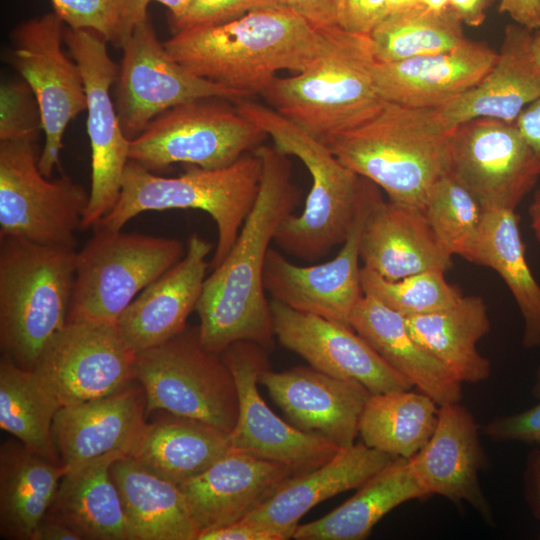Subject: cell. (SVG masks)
Instances as JSON below:
<instances>
[{
    "mask_svg": "<svg viewBox=\"0 0 540 540\" xmlns=\"http://www.w3.org/2000/svg\"><path fill=\"white\" fill-rule=\"evenodd\" d=\"M254 152L262 163L257 198L229 253L205 279L195 309L200 342L217 354L237 341L267 349L275 335L264 266L279 225L298 204L299 190L291 182L288 155L274 145H260Z\"/></svg>",
    "mask_w": 540,
    "mask_h": 540,
    "instance_id": "1",
    "label": "cell"
},
{
    "mask_svg": "<svg viewBox=\"0 0 540 540\" xmlns=\"http://www.w3.org/2000/svg\"><path fill=\"white\" fill-rule=\"evenodd\" d=\"M322 29L282 8L183 30L163 42L185 68L241 93L262 94L281 70L301 72L324 47Z\"/></svg>",
    "mask_w": 540,
    "mask_h": 540,
    "instance_id": "2",
    "label": "cell"
},
{
    "mask_svg": "<svg viewBox=\"0 0 540 540\" xmlns=\"http://www.w3.org/2000/svg\"><path fill=\"white\" fill-rule=\"evenodd\" d=\"M432 108L387 102L370 120L324 141L388 200L422 209L433 185L451 172L450 136Z\"/></svg>",
    "mask_w": 540,
    "mask_h": 540,
    "instance_id": "3",
    "label": "cell"
},
{
    "mask_svg": "<svg viewBox=\"0 0 540 540\" xmlns=\"http://www.w3.org/2000/svg\"><path fill=\"white\" fill-rule=\"evenodd\" d=\"M322 29V52L295 76L276 77L261 94L268 105L326 141L373 118L386 101L374 80L370 35L338 26Z\"/></svg>",
    "mask_w": 540,
    "mask_h": 540,
    "instance_id": "4",
    "label": "cell"
},
{
    "mask_svg": "<svg viewBox=\"0 0 540 540\" xmlns=\"http://www.w3.org/2000/svg\"><path fill=\"white\" fill-rule=\"evenodd\" d=\"M236 108L271 137L277 150L300 159L312 178L303 211L281 222L275 243L300 260L312 262L327 256L350 232L361 177L342 164L324 141L271 107L244 98L237 100Z\"/></svg>",
    "mask_w": 540,
    "mask_h": 540,
    "instance_id": "5",
    "label": "cell"
},
{
    "mask_svg": "<svg viewBox=\"0 0 540 540\" xmlns=\"http://www.w3.org/2000/svg\"><path fill=\"white\" fill-rule=\"evenodd\" d=\"M262 163L254 152L217 169L186 165L177 177H163L129 160L114 207L93 228L118 231L145 211L199 209L217 226L218 240L209 267L219 266L235 243L257 198Z\"/></svg>",
    "mask_w": 540,
    "mask_h": 540,
    "instance_id": "6",
    "label": "cell"
},
{
    "mask_svg": "<svg viewBox=\"0 0 540 540\" xmlns=\"http://www.w3.org/2000/svg\"><path fill=\"white\" fill-rule=\"evenodd\" d=\"M0 241L1 349L31 370L67 323L77 251L13 237Z\"/></svg>",
    "mask_w": 540,
    "mask_h": 540,
    "instance_id": "7",
    "label": "cell"
},
{
    "mask_svg": "<svg viewBox=\"0 0 540 540\" xmlns=\"http://www.w3.org/2000/svg\"><path fill=\"white\" fill-rule=\"evenodd\" d=\"M93 229L77 251L67 322H116L144 288L185 254L175 238Z\"/></svg>",
    "mask_w": 540,
    "mask_h": 540,
    "instance_id": "8",
    "label": "cell"
},
{
    "mask_svg": "<svg viewBox=\"0 0 540 540\" xmlns=\"http://www.w3.org/2000/svg\"><path fill=\"white\" fill-rule=\"evenodd\" d=\"M134 376L145 392L146 413L164 410L230 433L239 399L233 375L217 353L200 342L199 328L186 327L169 341L136 353Z\"/></svg>",
    "mask_w": 540,
    "mask_h": 540,
    "instance_id": "9",
    "label": "cell"
},
{
    "mask_svg": "<svg viewBox=\"0 0 540 540\" xmlns=\"http://www.w3.org/2000/svg\"><path fill=\"white\" fill-rule=\"evenodd\" d=\"M222 99H197L164 111L130 140L129 160L150 171L176 163L217 169L260 146L266 132Z\"/></svg>",
    "mask_w": 540,
    "mask_h": 540,
    "instance_id": "10",
    "label": "cell"
},
{
    "mask_svg": "<svg viewBox=\"0 0 540 540\" xmlns=\"http://www.w3.org/2000/svg\"><path fill=\"white\" fill-rule=\"evenodd\" d=\"M35 142L0 141V238L75 249L90 193L66 175L48 180Z\"/></svg>",
    "mask_w": 540,
    "mask_h": 540,
    "instance_id": "11",
    "label": "cell"
},
{
    "mask_svg": "<svg viewBox=\"0 0 540 540\" xmlns=\"http://www.w3.org/2000/svg\"><path fill=\"white\" fill-rule=\"evenodd\" d=\"M65 27L53 11L26 20L11 32L9 61L33 91L40 108L45 142L38 167L47 178L59 165L68 124L87 110L81 68L62 48Z\"/></svg>",
    "mask_w": 540,
    "mask_h": 540,
    "instance_id": "12",
    "label": "cell"
},
{
    "mask_svg": "<svg viewBox=\"0 0 540 540\" xmlns=\"http://www.w3.org/2000/svg\"><path fill=\"white\" fill-rule=\"evenodd\" d=\"M115 107L125 136H139L164 111L197 99H244L241 93L197 76L166 50L149 20L140 22L122 47Z\"/></svg>",
    "mask_w": 540,
    "mask_h": 540,
    "instance_id": "13",
    "label": "cell"
},
{
    "mask_svg": "<svg viewBox=\"0 0 540 540\" xmlns=\"http://www.w3.org/2000/svg\"><path fill=\"white\" fill-rule=\"evenodd\" d=\"M64 42L81 68L87 96V133L91 146V188L82 228L93 227L116 204L129 161L130 140L120 125L110 88L119 67L107 41L89 30L65 27Z\"/></svg>",
    "mask_w": 540,
    "mask_h": 540,
    "instance_id": "14",
    "label": "cell"
},
{
    "mask_svg": "<svg viewBox=\"0 0 540 540\" xmlns=\"http://www.w3.org/2000/svg\"><path fill=\"white\" fill-rule=\"evenodd\" d=\"M135 355L121 339L116 322H67L31 370L62 407L131 383Z\"/></svg>",
    "mask_w": 540,
    "mask_h": 540,
    "instance_id": "15",
    "label": "cell"
},
{
    "mask_svg": "<svg viewBox=\"0 0 540 540\" xmlns=\"http://www.w3.org/2000/svg\"><path fill=\"white\" fill-rule=\"evenodd\" d=\"M379 192L376 184L361 177L353 224L341 250L332 260L299 266L277 250L269 249L263 281L272 300L350 326L353 309L364 295L359 266L362 229Z\"/></svg>",
    "mask_w": 540,
    "mask_h": 540,
    "instance_id": "16",
    "label": "cell"
},
{
    "mask_svg": "<svg viewBox=\"0 0 540 540\" xmlns=\"http://www.w3.org/2000/svg\"><path fill=\"white\" fill-rule=\"evenodd\" d=\"M451 173L485 210H515L540 176L515 122L476 118L450 136Z\"/></svg>",
    "mask_w": 540,
    "mask_h": 540,
    "instance_id": "17",
    "label": "cell"
},
{
    "mask_svg": "<svg viewBox=\"0 0 540 540\" xmlns=\"http://www.w3.org/2000/svg\"><path fill=\"white\" fill-rule=\"evenodd\" d=\"M265 349L254 342L237 341L220 353L239 399L237 421L229 433L231 448L288 464L299 472L312 470L341 448L285 422L265 403L257 387L261 372L269 368Z\"/></svg>",
    "mask_w": 540,
    "mask_h": 540,
    "instance_id": "18",
    "label": "cell"
},
{
    "mask_svg": "<svg viewBox=\"0 0 540 540\" xmlns=\"http://www.w3.org/2000/svg\"><path fill=\"white\" fill-rule=\"evenodd\" d=\"M274 334L282 346L328 375L354 380L371 394L412 389L352 327L270 301Z\"/></svg>",
    "mask_w": 540,
    "mask_h": 540,
    "instance_id": "19",
    "label": "cell"
},
{
    "mask_svg": "<svg viewBox=\"0 0 540 540\" xmlns=\"http://www.w3.org/2000/svg\"><path fill=\"white\" fill-rule=\"evenodd\" d=\"M259 383L295 427L319 434L341 449L355 444L371 394L359 382L310 366L279 372L267 368L261 372Z\"/></svg>",
    "mask_w": 540,
    "mask_h": 540,
    "instance_id": "20",
    "label": "cell"
},
{
    "mask_svg": "<svg viewBox=\"0 0 540 540\" xmlns=\"http://www.w3.org/2000/svg\"><path fill=\"white\" fill-rule=\"evenodd\" d=\"M298 473L288 464L231 448L179 487L199 534L245 518Z\"/></svg>",
    "mask_w": 540,
    "mask_h": 540,
    "instance_id": "21",
    "label": "cell"
},
{
    "mask_svg": "<svg viewBox=\"0 0 540 540\" xmlns=\"http://www.w3.org/2000/svg\"><path fill=\"white\" fill-rule=\"evenodd\" d=\"M409 459L429 496L437 494L454 503L466 502L484 521L494 524L491 506L479 482V472L486 465L479 425L465 406L459 402L439 405L433 434Z\"/></svg>",
    "mask_w": 540,
    "mask_h": 540,
    "instance_id": "22",
    "label": "cell"
},
{
    "mask_svg": "<svg viewBox=\"0 0 540 540\" xmlns=\"http://www.w3.org/2000/svg\"><path fill=\"white\" fill-rule=\"evenodd\" d=\"M212 244L193 233L182 259L144 288L123 311L116 327L124 344L135 354L159 346L187 326L199 301Z\"/></svg>",
    "mask_w": 540,
    "mask_h": 540,
    "instance_id": "23",
    "label": "cell"
},
{
    "mask_svg": "<svg viewBox=\"0 0 540 540\" xmlns=\"http://www.w3.org/2000/svg\"><path fill=\"white\" fill-rule=\"evenodd\" d=\"M143 387L131 385L93 400L62 406L53 438L67 471L110 453L129 455L146 426Z\"/></svg>",
    "mask_w": 540,
    "mask_h": 540,
    "instance_id": "24",
    "label": "cell"
},
{
    "mask_svg": "<svg viewBox=\"0 0 540 540\" xmlns=\"http://www.w3.org/2000/svg\"><path fill=\"white\" fill-rule=\"evenodd\" d=\"M497 52L484 42L467 39L439 54L374 66V80L383 100L412 108H439L458 98L490 71Z\"/></svg>",
    "mask_w": 540,
    "mask_h": 540,
    "instance_id": "25",
    "label": "cell"
},
{
    "mask_svg": "<svg viewBox=\"0 0 540 540\" xmlns=\"http://www.w3.org/2000/svg\"><path fill=\"white\" fill-rule=\"evenodd\" d=\"M452 256L422 209L384 201L380 192L376 195L361 234L363 266L387 280H399L425 271L446 272Z\"/></svg>",
    "mask_w": 540,
    "mask_h": 540,
    "instance_id": "26",
    "label": "cell"
},
{
    "mask_svg": "<svg viewBox=\"0 0 540 540\" xmlns=\"http://www.w3.org/2000/svg\"><path fill=\"white\" fill-rule=\"evenodd\" d=\"M532 31L506 26L497 59L473 88L435 109L446 129L476 118L515 122L521 111L540 96V66L534 59Z\"/></svg>",
    "mask_w": 540,
    "mask_h": 540,
    "instance_id": "27",
    "label": "cell"
},
{
    "mask_svg": "<svg viewBox=\"0 0 540 540\" xmlns=\"http://www.w3.org/2000/svg\"><path fill=\"white\" fill-rule=\"evenodd\" d=\"M394 458L362 441L340 449L324 464L291 477L245 518L293 538L299 521L310 509L361 487Z\"/></svg>",
    "mask_w": 540,
    "mask_h": 540,
    "instance_id": "28",
    "label": "cell"
},
{
    "mask_svg": "<svg viewBox=\"0 0 540 540\" xmlns=\"http://www.w3.org/2000/svg\"><path fill=\"white\" fill-rule=\"evenodd\" d=\"M350 326L393 369L438 405L461 401L462 383L415 341L406 317L364 294L353 309Z\"/></svg>",
    "mask_w": 540,
    "mask_h": 540,
    "instance_id": "29",
    "label": "cell"
},
{
    "mask_svg": "<svg viewBox=\"0 0 540 540\" xmlns=\"http://www.w3.org/2000/svg\"><path fill=\"white\" fill-rule=\"evenodd\" d=\"M121 456L106 454L68 470L45 517L67 525L82 539L132 540L110 472L113 461Z\"/></svg>",
    "mask_w": 540,
    "mask_h": 540,
    "instance_id": "30",
    "label": "cell"
},
{
    "mask_svg": "<svg viewBox=\"0 0 540 540\" xmlns=\"http://www.w3.org/2000/svg\"><path fill=\"white\" fill-rule=\"evenodd\" d=\"M132 540H197L198 529L181 488L146 469L130 455L113 461Z\"/></svg>",
    "mask_w": 540,
    "mask_h": 540,
    "instance_id": "31",
    "label": "cell"
},
{
    "mask_svg": "<svg viewBox=\"0 0 540 540\" xmlns=\"http://www.w3.org/2000/svg\"><path fill=\"white\" fill-rule=\"evenodd\" d=\"M415 341L460 383L476 384L491 374L477 343L490 331L487 306L479 296H462L449 308L406 317Z\"/></svg>",
    "mask_w": 540,
    "mask_h": 540,
    "instance_id": "32",
    "label": "cell"
},
{
    "mask_svg": "<svg viewBox=\"0 0 540 540\" xmlns=\"http://www.w3.org/2000/svg\"><path fill=\"white\" fill-rule=\"evenodd\" d=\"M429 497L417 479L410 459L394 458L358 488L355 495L325 516L299 524L297 540H361L397 506Z\"/></svg>",
    "mask_w": 540,
    "mask_h": 540,
    "instance_id": "33",
    "label": "cell"
},
{
    "mask_svg": "<svg viewBox=\"0 0 540 540\" xmlns=\"http://www.w3.org/2000/svg\"><path fill=\"white\" fill-rule=\"evenodd\" d=\"M67 469L8 441L0 449V533L32 540L45 518Z\"/></svg>",
    "mask_w": 540,
    "mask_h": 540,
    "instance_id": "34",
    "label": "cell"
},
{
    "mask_svg": "<svg viewBox=\"0 0 540 540\" xmlns=\"http://www.w3.org/2000/svg\"><path fill=\"white\" fill-rule=\"evenodd\" d=\"M230 449L229 433L198 420L172 415L147 423L129 455L149 471L179 486L203 473Z\"/></svg>",
    "mask_w": 540,
    "mask_h": 540,
    "instance_id": "35",
    "label": "cell"
},
{
    "mask_svg": "<svg viewBox=\"0 0 540 540\" xmlns=\"http://www.w3.org/2000/svg\"><path fill=\"white\" fill-rule=\"evenodd\" d=\"M515 210H485L474 262L496 271L512 293L524 321L522 345H540V285L525 257Z\"/></svg>",
    "mask_w": 540,
    "mask_h": 540,
    "instance_id": "36",
    "label": "cell"
},
{
    "mask_svg": "<svg viewBox=\"0 0 540 540\" xmlns=\"http://www.w3.org/2000/svg\"><path fill=\"white\" fill-rule=\"evenodd\" d=\"M438 413L439 405L420 390L370 394L360 418L359 435L368 447L411 458L433 434Z\"/></svg>",
    "mask_w": 540,
    "mask_h": 540,
    "instance_id": "37",
    "label": "cell"
},
{
    "mask_svg": "<svg viewBox=\"0 0 540 540\" xmlns=\"http://www.w3.org/2000/svg\"><path fill=\"white\" fill-rule=\"evenodd\" d=\"M60 404L32 370L4 357L0 362V428L30 451L61 463L53 438Z\"/></svg>",
    "mask_w": 540,
    "mask_h": 540,
    "instance_id": "38",
    "label": "cell"
},
{
    "mask_svg": "<svg viewBox=\"0 0 540 540\" xmlns=\"http://www.w3.org/2000/svg\"><path fill=\"white\" fill-rule=\"evenodd\" d=\"M451 7L431 10L422 4L390 13L370 34L377 62L391 63L450 51L465 37Z\"/></svg>",
    "mask_w": 540,
    "mask_h": 540,
    "instance_id": "39",
    "label": "cell"
},
{
    "mask_svg": "<svg viewBox=\"0 0 540 540\" xmlns=\"http://www.w3.org/2000/svg\"><path fill=\"white\" fill-rule=\"evenodd\" d=\"M422 211L443 246L473 263L485 209L468 188L450 172L433 185Z\"/></svg>",
    "mask_w": 540,
    "mask_h": 540,
    "instance_id": "40",
    "label": "cell"
},
{
    "mask_svg": "<svg viewBox=\"0 0 540 540\" xmlns=\"http://www.w3.org/2000/svg\"><path fill=\"white\" fill-rule=\"evenodd\" d=\"M445 272L431 270L399 280H387L363 266L360 277L364 294L371 295L404 317L433 313L451 307L463 296L447 282Z\"/></svg>",
    "mask_w": 540,
    "mask_h": 540,
    "instance_id": "41",
    "label": "cell"
},
{
    "mask_svg": "<svg viewBox=\"0 0 540 540\" xmlns=\"http://www.w3.org/2000/svg\"><path fill=\"white\" fill-rule=\"evenodd\" d=\"M65 25L89 30L121 48L137 25L148 18L147 0H51Z\"/></svg>",
    "mask_w": 540,
    "mask_h": 540,
    "instance_id": "42",
    "label": "cell"
},
{
    "mask_svg": "<svg viewBox=\"0 0 540 540\" xmlns=\"http://www.w3.org/2000/svg\"><path fill=\"white\" fill-rule=\"evenodd\" d=\"M42 130L36 97L23 81L2 82L0 86V141L37 139Z\"/></svg>",
    "mask_w": 540,
    "mask_h": 540,
    "instance_id": "43",
    "label": "cell"
},
{
    "mask_svg": "<svg viewBox=\"0 0 540 540\" xmlns=\"http://www.w3.org/2000/svg\"><path fill=\"white\" fill-rule=\"evenodd\" d=\"M279 8L276 0H194L179 19L170 20L173 34L197 27L224 23L253 10Z\"/></svg>",
    "mask_w": 540,
    "mask_h": 540,
    "instance_id": "44",
    "label": "cell"
},
{
    "mask_svg": "<svg viewBox=\"0 0 540 540\" xmlns=\"http://www.w3.org/2000/svg\"><path fill=\"white\" fill-rule=\"evenodd\" d=\"M483 433L495 441H518L540 446V400L521 412L492 419L483 426Z\"/></svg>",
    "mask_w": 540,
    "mask_h": 540,
    "instance_id": "45",
    "label": "cell"
},
{
    "mask_svg": "<svg viewBox=\"0 0 540 540\" xmlns=\"http://www.w3.org/2000/svg\"><path fill=\"white\" fill-rule=\"evenodd\" d=\"M388 15L387 0H340L337 26L350 33L370 35Z\"/></svg>",
    "mask_w": 540,
    "mask_h": 540,
    "instance_id": "46",
    "label": "cell"
},
{
    "mask_svg": "<svg viewBox=\"0 0 540 540\" xmlns=\"http://www.w3.org/2000/svg\"><path fill=\"white\" fill-rule=\"evenodd\" d=\"M279 8L301 16L315 28L337 26L340 0H276Z\"/></svg>",
    "mask_w": 540,
    "mask_h": 540,
    "instance_id": "47",
    "label": "cell"
},
{
    "mask_svg": "<svg viewBox=\"0 0 540 540\" xmlns=\"http://www.w3.org/2000/svg\"><path fill=\"white\" fill-rule=\"evenodd\" d=\"M288 537L247 518L229 525L204 531L197 540H287Z\"/></svg>",
    "mask_w": 540,
    "mask_h": 540,
    "instance_id": "48",
    "label": "cell"
},
{
    "mask_svg": "<svg viewBox=\"0 0 540 540\" xmlns=\"http://www.w3.org/2000/svg\"><path fill=\"white\" fill-rule=\"evenodd\" d=\"M522 479L526 504L540 521V448L532 449L527 455Z\"/></svg>",
    "mask_w": 540,
    "mask_h": 540,
    "instance_id": "49",
    "label": "cell"
},
{
    "mask_svg": "<svg viewBox=\"0 0 540 540\" xmlns=\"http://www.w3.org/2000/svg\"><path fill=\"white\" fill-rule=\"evenodd\" d=\"M515 124L531 149L540 173V96L521 111Z\"/></svg>",
    "mask_w": 540,
    "mask_h": 540,
    "instance_id": "50",
    "label": "cell"
},
{
    "mask_svg": "<svg viewBox=\"0 0 540 540\" xmlns=\"http://www.w3.org/2000/svg\"><path fill=\"white\" fill-rule=\"evenodd\" d=\"M498 11L530 31L540 30V0H500Z\"/></svg>",
    "mask_w": 540,
    "mask_h": 540,
    "instance_id": "51",
    "label": "cell"
},
{
    "mask_svg": "<svg viewBox=\"0 0 540 540\" xmlns=\"http://www.w3.org/2000/svg\"><path fill=\"white\" fill-rule=\"evenodd\" d=\"M490 0H449L451 7L462 23L477 27L486 17V9Z\"/></svg>",
    "mask_w": 540,
    "mask_h": 540,
    "instance_id": "52",
    "label": "cell"
},
{
    "mask_svg": "<svg viewBox=\"0 0 540 540\" xmlns=\"http://www.w3.org/2000/svg\"><path fill=\"white\" fill-rule=\"evenodd\" d=\"M32 540H83L67 525L45 517L34 532Z\"/></svg>",
    "mask_w": 540,
    "mask_h": 540,
    "instance_id": "53",
    "label": "cell"
},
{
    "mask_svg": "<svg viewBox=\"0 0 540 540\" xmlns=\"http://www.w3.org/2000/svg\"><path fill=\"white\" fill-rule=\"evenodd\" d=\"M149 3L151 1H157L165 5L171 14L170 20H176L185 15V13L190 8L194 0H147Z\"/></svg>",
    "mask_w": 540,
    "mask_h": 540,
    "instance_id": "54",
    "label": "cell"
},
{
    "mask_svg": "<svg viewBox=\"0 0 540 540\" xmlns=\"http://www.w3.org/2000/svg\"><path fill=\"white\" fill-rule=\"evenodd\" d=\"M528 214L530 217V226L535 237L540 241V189L534 194L533 200L528 208Z\"/></svg>",
    "mask_w": 540,
    "mask_h": 540,
    "instance_id": "55",
    "label": "cell"
},
{
    "mask_svg": "<svg viewBox=\"0 0 540 540\" xmlns=\"http://www.w3.org/2000/svg\"><path fill=\"white\" fill-rule=\"evenodd\" d=\"M389 14L413 8L420 4L419 0H387Z\"/></svg>",
    "mask_w": 540,
    "mask_h": 540,
    "instance_id": "56",
    "label": "cell"
},
{
    "mask_svg": "<svg viewBox=\"0 0 540 540\" xmlns=\"http://www.w3.org/2000/svg\"><path fill=\"white\" fill-rule=\"evenodd\" d=\"M419 2L434 11H441L449 6V0H419Z\"/></svg>",
    "mask_w": 540,
    "mask_h": 540,
    "instance_id": "57",
    "label": "cell"
},
{
    "mask_svg": "<svg viewBox=\"0 0 540 540\" xmlns=\"http://www.w3.org/2000/svg\"><path fill=\"white\" fill-rule=\"evenodd\" d=\"M531 49H532L534 59L540 66V30H537V32L533 34L532 42H531Z\"/></svg>",
    "mask_w": 540,
    "mask_h": 540,
    "instance_id": "58",
    "label": "cell"
},
{
    "mask_svg": "<svg viewBox=\"0 0 540 540\" xmlns=\"http://www.w3.org/2000/svg\"><path fill=\"white\" fill-rule=\"evenodd\" d=\"M532 395L540 400V366L537 368L535 373V380L532 386Z\"/></svg>",
    "mask_w": 540,
    "mask_h": 540,
    "instance_id": "59",
    "label": "cell"
}]
</instances>
